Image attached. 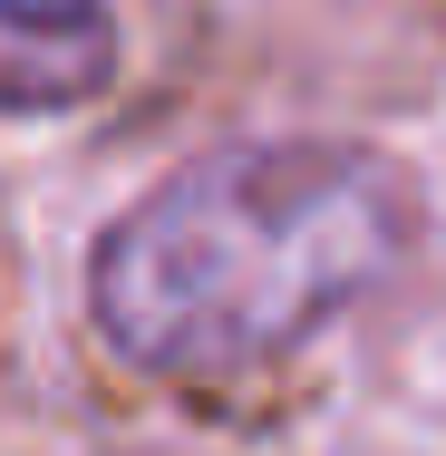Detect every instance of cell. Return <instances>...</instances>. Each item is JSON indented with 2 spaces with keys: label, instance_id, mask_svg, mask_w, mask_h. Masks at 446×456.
I'll use <instances>...</instances> for the list:
<instances>
[{
  "label": "cell",
  "instance_id": "obj_1",
  "mask_svg": "<svg viewBox=\"0 0 446 456\" xmlns=\"http://www.w3.org/2000/svg\"><path fill=\"white\" fill-rule=\"evenodd\" d=\"M418 194L369 146H223L146 184L88 253L97 340L146 379H253L408 263Z\"/></svg>",
  "mask_w": 446,
  "mask_h": 456
},
{
  "label": "cell",
  "instance_id": "obj_2",
  "mask_svg": "<svg viewBox=\"0 0 446 456\" xmlns=\"http://www.w3.org/2000/svg\"><path fill=\"white\" fill-rule=\"evenodd\" d=\"M117 78L107 0H0V117H69Z\"/></svg>",
  "mask_w": 446,
  "mask_h": 456
}]
</instances>
